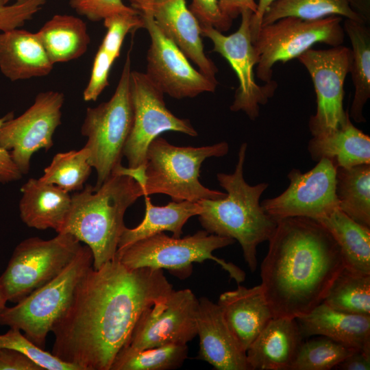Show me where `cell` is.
Masks as SVG:
<instances>
[{"label": "cell", "instance_id": "7402d4cb", "mask_svg": "<svg viewBox=\"0 0 370 370\" xmlns=\"http://www.w3.org/2000/svg\"><path fill=\"white\" fill-rule=\"evenodd\" d=\"M296 320L303 338L326 336L370 355V317L338 311L322 302Z\"/></svg>", "mask_w": 370, "mask_h": 370}, {"label": "cell", "instance_id": "e0dca14e", "mask_svg": "<svg viewBox=\"0 0 370 370\" xmlns=\"http://www.w3.org/2000/svg\"><path fill=\"white\" fill-rule=\"evenodd\" d=\"M289 185L280 195L264 199V211L275 221L303 217L317 220L338 208L336 197V166L322 158L310 171L293 169L288 173Z\"/></svg>", "mask_w": 370, "mask_h": 370}, {"label": "cell", "instance_id": "7a4b0ae2", "mask_svg": "<svg viewBox=\"0 0 370 370\" xmlns=\"http://www.w3.org/2000/svg\"><path fill=\"white\" fill-rule=\"evenodd\" d=\"M261 263V286L273 317L297 319L321 304L345 268L329 231L308 217L280 219Z\"/></svg>", "mask_w": 370, "mask_h": 370}, {"label": "cell", "instance_id": "44dd1931", "mask_svg": "<svg viewBox=\"0 0 370 370\" xmlns=\"http://www.w3.org/2000/svg\"><path fill=\"white\" fill-rule=\"evenodd\" d=\"M303 338L296 319L272 318L246 351L249 370H290Z\"/></svg>", "mask_w": 370, "mask_h": 370}, {"label": "cell", "instance_id": "bcb514c9", "mask_svg": "<svg viewBox=\"0 0 370 370\" xmlns=\"http://www.w3.org/2000/svg\"><path fill=\"white\" fill-rule=\"evenodd\" d=\"M132 7L139 12L147 10L158 0H129Z\"/></svg>", "mask_w": 370, "mask_h": 370}, {"label": "cell", "instance_id": "ffe728a7", "mask_svg": "<svg viewBox=\"0 0 370 370\" xmlns=\"http://www.w3.org/2000/svg\"><path fill=\"white\" fill-rule=\"evenodd\" d=\"M217 304L229 328L245 352L273 318L260 284L252 288L238 284L235 290L221 293Z\"/></svg>", "mask_w": 370, "mask_h": 370}, {"label": "cell", "instance_id": "ba28073f", "mask_svg": "<svg viewBox=\"0 0 370 370\" xmlns=\"http://www.w3.org/2000/svg\"><path fill=\"white\" fill-rule=\"evenodd\" d=\"M93 256L83 245L74 260L56 278L12 307L0 311V325L15 328L45 349L53 326L69 306L77 284L92 267Z\"/></svg>", "mask_w": 370, "mask_h": 370}, {"label": "cell", "instance_id": "ee69618b", "mask_svg": "<svg viewBox=\"0 0 370 370\" xmlns=\"http://www.w3.org/2000/svg\"><path fill=\"white\" fill-rule=\"evenodd\" d=\"M340 370H369L370 355L354 351L334 368Z\"/></svg>", "mask_w": 370, "mask_h": 370}, {"label": "cell", "instance_id": "f35d334b", "mask_svg": "<svg viewBox=\"0 0 370 370\" xmlns=\"http://www.w3.org/2000/svg\"><path fill=\"white\" fill-rule=\"evenodd\" d=\"M69 5L78 14L95 22L119 14L140 13L122 0H70Z\"/></svg>", "mask_w": 370, "mask_h": 370}, {"label": "cell", "instance_id": "2e32d148", "mask_svg": "<svg viewBox=\"0 0 370 370\" xmlns=\"http://www.w3.org/2000/svg\"><path fill=\"white\" fill-rule=\"evenodd\" d=\"M198 303L190 289H173L141 314L124 347L143 349L169 344L187 345L197 336Z\"/></svg>", "mask_w": 370, "mask_h": 370}, {"label": "cell", "instance_id": "83f0119b", "mask_svg": "<svg viewBox=\"0 0 370 370\" xmlns=\"http://www.w3.org/2000/svg\"><path fill=\"white\" fill-rule=\"evenodd\" d=\"M53 64L82 57L90 42L86 23L68 14H56L36 33Z\"/></svg>", "mask_w": 370, "mask_h": 370}, {"label": "cell", "instance_id": "277c9868", "mask_svg": "<svg viewBox=\"0 0 370 370\" xmlns=\"http://www.w3.org/2000/svg\"><path fill=\"white\" fill-rule=\"evenodd\" d=\"M143 196L141 185L132 176L113 173L97 189L87 184L71 195V205L58 233H68L85 243L93 256L94 269L112 260L126 227L127 209Z\"/></svg>", "mask_w": 370, "mask_h": 370}, {"label": "cell", "instance_id": "d6a6232c", "mask_svg": "<svg viewBox=\"0 0 370 370\" xmlns=\"http://www.w3.org/2000/svg\"><path fill=\"white\" fill-rule=\"evenodd\" d=\"M187 345L169 344L143 349L123 347L110 370H171L180 368L188 356Z\"/></svg>", "mask_w": 370, "mask_h": 370}, {"label": "cell", "instance_id": "836d02e7", "mask_svg": "<svg viewBox=\"0 0 370 370\" xmlns=\"http://www.w3.org/2000/svg\"><path fill=\"white\" fill-rule=\"evenodd\" d=\"M323 302L338 311L370 317V275L344 268Z\"/></svg>", "mask_w": 370, "mask_h": 370}, {"label": "cell", "instance_id": "7bdbcfd3", "mask_svg": "<svg viewBox=\"0 0 370 370\" xmlns=\"http://www.w3.org/2000/svg\"><path fill=\"white\" fill-rule=\"evenodd\" d=\"M219 5L223 15L232 21L245 10H251L254 14L257 2L256 0H219Z\"/></svg>", "mask_w": 370, "mask_h": 370}, {"label": "cell", "instance_id": "8fae6325", "mask_svg": "<svg viewBox=\"0 0 370 370\" xmlns=\"http://www.w3.org/2000/svg\"><path fill=\"white\" fill-rule=\"evenodd\" d=\"M308 71L317 97V110L308 127L312 136L330 133L344 124L349 111L343 108L344 83L350 71L351 49L338 45L310 49L297 57Z\"/></svg>", "mask_w": 370, "mask_h": 370}, {"label": "cell", "instance_id": "e575fe53", "mask_svg": "<svg viewBox=\"0 0 370 370\" xmlns=\"http://www.w3.org/2000/svg\"><path fill=\"white\" fill-rule=\"evenodd\" d=\"M88 158L89 152L85 147L79 150L58 153L39 179L68 193L81 190L92 169Z\"/></svg>", "mask_w": 370, "mask_h": 370}, {"label": "cell", "instance_id": "5b68a950", "mask_svg": "<svg viewBox=\"0 0 370 370\" xmlns=\"http://www.w3.org/2000/svg\"><path fill=\"white\" fill-rule=\"evenodd\" d=\"M228 151L229 145L225 141L199 147H179L158 136L147 148L143 177L137 182L143 196L162 193L174 201L222 199L226 193L205 187L199 177L206 159L222 157Z\"/></svg>", "mask_w": 370, "mask_h": 370}, {"label": "cell", "instance_id": "74e56055", "mask_svg": "<svg viewBox=\"0 0 370 370\" xmlns=\"http://www.w3.org/2000/svg\"><path fill=\"white\" fill-rule=\"evenodd\" d=\"M47 0H15L10 3L0 0V31L5 32L23 26L38 12Z\"/></svg>", "mask_w": 370, "mask_h": 370}, {"label": "cell", "instance_id": "7c38bea8", "mask_svg": "<svg viewBox=\"0 0 370 370\" xmlns=\"http://www.w3.org/2000/svg\"><path fill=\"white\" fill-rule=\"evenodd\" d=\"M130 92L133 123L123 152L129 168L143 166L149 144L162 132L197 136L189 119L179 118L167 108L164 94L145 73L131 71Z\"/></svg>", "mask_w": 370, "mask_h": 370}, {"label": "cell", "instance_id": "30bf717a", "mask_svg": "<svg viewBox=\"0 0 370 370\" xmlns=\"http://www.w3.org/2000/svg\"><path fill=\"white\" fill-rule=\"evenodd\" d=\"M82 246L68 233H58L49 240L31 237L22 241L0 276L8 301L16 304L56 278L74 260Z\"/></svg>", "mask_w": 370, "mask_h": 370}, {"label": "cell", "instance_id": "9c48e42d", "mask_svg": "<svg viewBox=\"0 0 370 370\" xmlns=\"http://www.w3.org/2000/svg\"><path fill=\"white\" fill-rule=\"evenodd\" d=\"M342 22L340 16L317 20L287 16L262 26L253 42L257 77L264 83L269 82L276 62L297 58L316 43L341 45L345 36Z\"/></svg>", "mask_w": 370, "mask_h": 370}, {"label": "cell", "instance_id": "d590c367", "mask_svg": "<svg viewBox=\"0 0 370 370\" xmlns=\"http://www.w3.org/2000/svg\"><path fill=\"white\" fill-rule=\"evenodd\" d=\"M354 351L356 350L319 336L302 342L290 370H330Z\"/></svg>", "mask_w": 370, "mask_h": 370}, {"label": "cell", "instance_id": "8d00e7d4", "mask_svg": "<svg viewBox=\"0 0 370 370\" xmlns=\"http://www.w3.org/2000/svg\"><path fill=\"white\" fill-rule=\"evenodd\" d=\"M0 348L14 349L31 359L43 370H79L70 363L65 362L52 353L37 346L15 328L0 334Z\"/></svg>", "mask_w": 370, "mask_h": 370}, {"label": "cell", "instance_id": "ac0fdd59", "mask_svg": "<svg viewBox=\"0 0 370 370\" xmlns=\"http://www.w3.org/2000/svg\"><path fill=\"white\" fill-rule=\"evenodd\" d=\"M198 299V358L217 370H249L246 352L229 328L217 303L206 297Z\"/></svg>", "mask_w": 370, "mask_h": 370}, {"label": "cell", "instance_id": "1f68e13d", "mask_svg": "<svg viewBox=\"0 0 370 370\" xmlns=\"http://www.w3.org/2000/svg\"><path fill=\"white\" fill-rule=\"evenodd\" d=\"M330 16L367 24L352 8L349 0H275L266 10L261 27L287 16L317 20Z\"/></svg>", "mask_w": 370, "mask_h": 370}, {"label": "cell", "instance_id": "f1b7e54d", "mask_svg": "<svg viewBox=\"0 0 370 370\" xmlns=\"http://www.w3.org/2000/svg\"><path fill=\"white\" fill-rule=\"evenodd\" d=\"M316 221L336 241L345 268L354 273L370 275V227L356 222L338 208Z\"/></svg>", "mask_w": 370, "mask_h": 370}, {"label": "cell", "instance_id": "ab89813d", "mask_svg": "<svg viewBox=\"0 0 370 370\" xmlns=\"http://www.w3.org/2000/svg\"><path fill=\"white\" fill-rule=\"evenodd\" d=\"M201 25H209L226 32L232 26V21L225 18L219 8V0H192L188 8Z\"/></svg>", "mask_w": 370, "mask_h": 370}, {"label": "cell", "instance_id": "c3c4849f", "mask_svg": "<svg viewBox=\"0 0 370 370\" xmlns=\"http://www.w3.org/2000/svg\"><path fill=\"white\" fill-rule=\"evenodd\" d=\"M6 1H7L8 2H9V3H10V1L11 0H6Z\"/></svg>", "mask_w": 370, "mask_h": 370}, {"label": "cell", "instance_id": "9a60e30c", "mask_svg": "<svg viewBox=\"0 0 370 370\" xmlns=\"http://www.w3.org/2000/svg\"><path fill=\"white\" fill-rule=\"evenodd\" d=\"M149 33L145 74L164 93L181 99L213 92L217 80L195 69L184 53L158 28L149 12L140 13Z\"/></svg>", "mask_w": 370, "mask_h": 370}, {"label": "cell", "instance_id": "b9f144b4", "mask_svg": "<svg viewBox=\"0 0 370 370\" xmlns=\"http://www.w3.org/2000/svg\"><path fill=\"white\" fill-rule=\"evenodd\" d=\"M14 116L13 112H9L0 118V128L5 121ZM21 173L13 160L10 152L0 147V183L8 184L21 179Z\"/></svg>", "mask_w": 370, "mask_h": 370}, {"label": "cell", "instance_id": "6da1fadb", "mask_svg": "<svg viewBox=\"0 0 370 370\" xmlns=\"http://www.w3.org/2000/svg\"><path fill=\"white\" fill-rule=\"evenodd\" d=\"M173 289L162 269H132L116 259L90 267L53 326L51 353L79 370H110L141 314Z\"/></svg>", "mask_w": 370, "mask_h": 370}, {"label": "cell", "instance_id": "4fadbf2b", "mask_svg": "<svg viewBox=\"0 0 370 370\" xmlns=\"http://www.w3.org/2000/svg\"><path fill=\"white\" fill-rule=\"evenodd\" d=\"M254 13L249 10L241 13V21L236 32L225 36L212 26L201 25L203 36L213 44L212 51L221 55L236 74L239 85L230 106L233 112L243 111L251 120L256 119L260 106L267 103L278 88L275 81L258 85L255 80L256 56L251 39L250 22Z\"/></svg>", "mask_w": 370, "mask_h": 370}, {"label": "cell", "instance_id": "5bb4252c", "mask_svg": "<svg viewBox=\"0 0 370 370\" xmlns=\"http://www.w3.org/2000/svg\"><path fill=\"white\" fill-rule=\"evenodd\" d=\"M64 100V95L60 91L40 92L22 114L8 119L0 128V147L10 152L23 175L29 173L35 152L41 149L47 151L53 147Z\"/></svg>", "mask_w": 370, "mask_h": 370}, {"label": "cell", "instance_id": "4dcf8cb0", "mask_svg": "<svg viewBox=\"0 0 370 370\" xmlns=\"http://www.w3.org/2000/svg\"><path fill=\"white\" fill-rule=\"evenodd\" d=\"M335 191L338 208L370 227V164L336 167Z\"/></svg>", "mask_w": 370, "mask_h": 370}, {"label": "cell", "instance_id": "4316f807", "mask_svg": "<svg viewBox=\"0 0 370 370\" xmlns=\"http://www.w3.org/2000/svg\"><path fill=\"white\" fill-rule=\"evenodd\" d=\"M145 213L142 222L134 228L125 227L119 239L116 252L141 239L169 231L173 237H181L184 225L188 220L201 212L198 201H174L166 206H154L148 197L144 195Z\"/></svg>", "mask_w": 370, "mask_h": 370}, {"label": "cell", "instance_id": "484cf974", "mask_svg": "<svg viewBox=\"0 0 370 370\" xmlns=\"http://www.w3.org/2000/svg\"><path fill=\"white\" fill-rule=\"evenodd\" d=\"M307 148L313 160L326 158L336 168L370 164V137L352 124L349 116L336 130L312 136Z\"/></svg>", "mask_w": 370, "mask_h": 370}, {"label": "cell", "instance_id": "52a82bcc", "mask_svg": "<svg viewBox=\"0 0 370 370\" xmlns=\"http://www.w3.org/2000/svg\"><path fill=\"white\" fill-rule=\"evenodd\" d=\"M131 65L130 50L111 98L86 110L81 133L87 138L84 147L89 152L88 162L97 172L94 189L99 188L122 165L123 149L133 123Z\"/></svg>", "mask_w": 370, "mask_h": 370}, {"label": "cell", "instance_id": "8992f818", "mask_svg": "<svg viewBox=\"0 0 370 370\" xmlns=\"http://www.w3.org/2000/svg\"><path fill=\"white\" fill-rule=\"evenodd\" d=\"M234 243L232 238L209 234L204 230L183 238L171 237L160 232L116 252L114 259L132 269L142 267L166 269L180 279L191 275L193 263L210 260L219 264L231 279L240 284L245 280V271L213 255L215 250Z\"/></svg>", "mask_w": 370, "mask_h": 370}, {"label": "cell", "instance_id": "603a6c76", "mask_svg": "<svg viewBox=\"0 0 370 370\" xmlns=\"http://www.w3.org/2000/svg\"><path fill=\"white\" fill-rule=\"evenodd\" d=\"M53 68L36 33L19 28L0 33V71L10 81L46 76Z\"/></svg>", "mask_w": 370, "mask_h": 370}, {"label": "cell", "instance_id": "f6af8a7d", "mask_svg": "<svg viewBox=\"0 0 370 370\" xmlns=\"http://www.w3.org/2000/svg\"><path fill=\"white\" fill-rule=\"evenodd\" d=\"M275 0H258L256 11L252 14L250 22V29L252 42H254L261 27L262 16L267 8Z\"/></svg>", "mask_w": 370, "mask_h": 370}, {"label": "cell", "instance_id": "d6986e66", "mask_svg": "<svg viewBox=\"0 0 370 370\" xmlns=\"http://www.w3.org/2000/svg\"><path fill=\"white\" fill-rule=\"evenodd\" d=\"M145 12L151 14L160 31L201 73L217 80L218 69L205 53L200 23L187 7L186 0H158Z\"/></svg>", "mask_w": 370, "mask_h": 370}, {"label": "cell", "instance_id": "f546056e", "mask_svg": "<svg viewBox=\"0 0 370 370\" xmlns=\"http://www.w3.org/2000/svg\"><path fill=\"white\" fill-rule=\"evenodd\" d=\"M343 27L352 45L349 73L354 95L349 115L355 122L365 123L363 110L370 97V28L368 24L349 18H345Z\"/></svg>", "mask_w": 370, "mask_h": 370}, {"label": "cell", "instance_id": "3957f363", "mask_svg": "<svg viewBox=\"0 0 370 370\" xmlns=\"http://www.w3.org/2000/svg\"><path fill=\"white\" fill-rule=\"evenodd\" d=\"M247 144L239 148L238 161L232 173H219V185L226 190L219 199L197 201L201 207L198 215L202 227L209 234L228 237L238 241L249 270L257 268V247L268 241L277 221L262 207L260 199L269 184H249L244 179L243 166Z\"/></svg>", "mask_w": 370, "mask_h": 370}, {"label": "cell", "instance_id": "7dc6e473", "mask_svg": "<svg viewBox=\"0 0 370 370\" xmlns=\"http://www.w3.org/2000/svg\"><path fill=\"white\" fill-rule=\"evenodd\" d=\"M8 301L5 293L4 292L3 288L0 283V311H1L6 306V302Z\"/></svg>", "mask_w": 370, "mask_h": 370}, {"label": "cell", "instance_id": "60d3db41", "mask_svg": "<svg viewBox=\"0 0 370 370\" xmlns=\"http://www.w3.org/2000/svg\"><path fill=\"white\" fill-rule=\"evenodd\" d=\"M0 370L43 369L19 352L8 348H0Z\"/></svg>", "mask_w": 370, "mask_h": 370}, {"label": "cell", "instance_id": "d4e9b609", "mask_svg": "<svg viewBox=\"0 0 370 370\" xmlns=\"http://www.w3.org/2000/svg\"><path fill=\"white\" fill-rule=\"evenodd\" d=\"M106 35L95 54L89 81L83 92L85 101H96L109 86L110 69L120 56L126 36L144 27L140 13L119 14L103 20Z\"/></svg>", "mask_w": 370, "mask_h": 370}, {"label": "cell", "instance_id": "cb8c5ba5", "mask_svg": "<svg viewBox=\"0 0 370 370\" xmlns=\"http://www.w3.org/2000/svg\"><path fill=\"white\" fill-rule=\"evenodd\" d=\"M18 209L22 221L39 230L60 232L71 205V195L58 186L29 178L21 188Z\"/></svg>", "mask_w": 370, "mask_h": 370}]
</instances>
